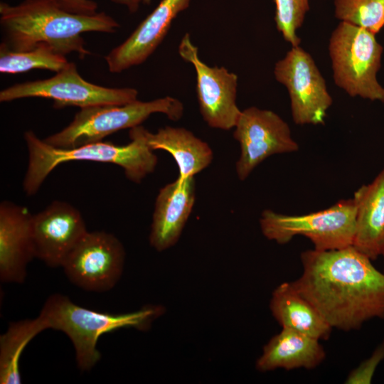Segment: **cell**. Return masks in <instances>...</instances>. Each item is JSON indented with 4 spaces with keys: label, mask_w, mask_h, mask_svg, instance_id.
<instances>
[{
    "label": "cell",
    "mask_w": 384,
    "mask_h": 384,
    "mask_svg": "<svg viewBox=\"0 0 384 384\" xmlns=\"http://www.w3.org/2000/svg\"><path fill=\"white\" fill-rule=\"evenodd\" d=\"M191 0H161L121 44L105 57L110 72L121 73L144 63L161 43L172 21Z\"/></svg>",
    "instance_id": "14"
},
{
    "label": "cell",
    "mask_w": 384,
    "mask_h": 384,
    "mask_svg": "<svg viewBox=\"0 0 384 384\" xmlns=\"http://www.w3.org/2000/svg\"><path fill=\"white\" fill-rule=\"evenodd\" d=\"M356 204L343 199L328 208L301 215L266 209L260 218L264 236L278 244L288 243L297 235L311 240L315 250H332L353 245L356 230Z\"/></svg>",
    "instance_id": "7"
},
{
    "label": "cell",
    "mask_w": 384,
    "mask_h": 384,
    "mask_svg": "<svg viewBox=\"0 0 384 384\" xmlns=\"http://www.w3.org/2000/svg\"><path fill=\"white\" fill-rule=\"evenodd\" d=\"M154 113H163L169 119L177 121L183 115V105L179 100L166 96L146 102L136 100L124 105L80 108L67 127L43 140L63 149L100 142L117 131L140 125Z\"/></svg>",
    "instance_id": "6"
},
{
    "label": "cell",
    "mask_w": 384,
    "mask_h": 384,
    "mask_svg": "<svg viewBox=\"0 0 384 384\" xmlns=\"http://www.w3.org/2000/svg\"><path fill=\"white\" fill-rule=\"evenodd\" d=\"M196 200L194 176L178 177L162 187L156 198L149 240L156 251L176 244Z\"/></svg>",
    "instance_id": "16"
},
{
    "label": "cell",
    "mask_w": 384,
    "mask_h": 384,
    "mask_svg": "<svg viewBox=\"0 0 384 384\" xmlns=\"http://www.w3.org/2000/svg\"><path fill=\"white\" fill-rule=\"evenodd\" d=\"M233 137L240 146L235 171L240 181L269 156L295 152L299 144L287 123L272 110L250 107L241 112Z\"/></svg>",
    "instance_id": "11"
},
{
    "label": "cell",
    "mask_w": 384,
    "mask_h": 384,
    "mask_svg": "<svg viewBox=\"0 0 384 384\" xmlns=\"http://www.w3.org/2000/svg\"><path fill=\"white\" fill-rule=\"evenodd\" d=\"M334 16L374 34L384 26V0H334Z\"/></svg>",
    "instance_id": "23"
},
{
    "label": "cell",
    "mask_w": 384,
    "mask_h": 384,
    "mask_svg": "<svg viewBox=\"0 0 384 384\" xmlns=\"http://www.w3.org/2000/svg\"><path fill=\"white\" fill-rule=\"evenodd\" d=\"M60 9L78 15H92L97 13V4L93 0H50ZM114 4L125 6L134 13L141 4L138 0H110Z\"/></svg>",
    "instance_id": "25"
},
{
    "label": "cell",
    "mask_w": 384,
    "mask_h": 384,
    "mask_svg": "<svg viewBox=\"0 0 384 384\" xmlns=\"http://www.w3.org/2000/svg\"><path fill=\"white\" fill-rule=\"evenodd\" d=\"M33 215L27 208L9 201L0 204V279L21 284L27 266L35 258Z\"/></svg>",
    "instance_id": "15"
},
{
    "label": "cell",
    "mask_w": 384,
    "mask_h": 384,
    "mask_svg": "<svg viewBox=\"0 0 384 384\" xmlns=\"http://www.w3.org/2000/svg\"><path fill=\"white\" fill-rule=\"evenodd\" d=\"M119 23L105 12L78 15L67 12L50 0H23L16 5L0 3L1 44L14 51H25L46 43L66 55H89L82 34L114 33Z\"/></svg>",
    "instance_id": "2"
},
{
    "label": "cell",
    "mask_w": 384,
    "mask_h": 384,
    "mask_svg": "<svg viewBox=\"0 0 384 384\" xmlns=\"http://www.w3.org/2000/svg\"><path fill=\"white\" fill-rule=\"evenodd\" d=\"M353 198L356 210L353 246L371 260H376L384 254V166Z\"/></svg>",
    "instance_id": "17"
},
{
    "label": "cell",
    "mask_w": 384,
    "mask_h": 384,
    "mask_svg": "<svg viewBox=\"0 0 384 384\" xmlns=\"http://www.w3.org/2000/svg\"><path fill=\"white\" fill-rule=\"evenodd\" d=\"M326 358L319 340L302 333L282 328L265 344L255 368L260 372L282 368L291 370L318 367Z\"/></svg>",
    "instance_id": "18"
},
{
    "label": "cell",
    "mask_w": 384,
    "mask_h": 384,
    "mask_svg": "<svg viewBox=\"0 0 384 384\" xmlns=\"http://www.w3.org/2000/svg\"><path fill=\"white\" fill-rule=\"evenodd\" d=\"M124 260V246L113 234L87 231L62 267L68 279L77 287L89 292H105L120 279Z\"/></svg>",
    "instance_id": "10"
},
{
    "label": "cell",
    "mask_w": 384,
    "mask_h": 384,
    "mask_svg": "<svg viewBox=\"0 0 384 384\" xmlns=\"http://www.w3.org/2000/svg\"><path fill=\"white\" fill-rule=\"evenodd\" d=\"M43 331L37 318L9 324L0 336V383L21 384L20 358L28 343Z\"/></svg>",
    "instance_id": "21"
},
{
    "label": "cell",
    "mask_w": 384,
    "mask_h": 384,
    "mask_svg": "<svg viewBox=\"0 0 384 384\" xmlns=\"http://www.w3.org/2000/svg\"><path fill=\"white\" fill-rule=\"evenodd\" d=\"M274 21L277 29L292 46H299L301 39L297 34L309 10V0H274Z\"/></svg>",
    "instance_id": "24"
},
{
    "label": "cell",
    "mask_w": 384,
    "mask_h": 384,
    "mask_svg": "<svg viewBox=\"0 0 384 384\" xmlns=\"http://www.w3.org/2000/svg\"><path fill=\"white\" fill-rule=\"evenodd\" d=\"M272 315L282 328L292 329L318 340L329 338L333 328L315 307L294 287L283 282L273 291L270 302Z\"/></svg>",
    "instance_id": "19"
},
{
    "label": "cell",
    "mask_w": 384,
    "mask_h": 384,
    "mask_svg": "<svg viewBox=\"0 0 384 384\" xmlns=\"http://www.w3.org/2000/svg\"><path fill=\"white\" fill-rule=\"evenodd\" d=\"M87 233L80 212L66 202L55 201L43 210L33 215L35 257L48 267H62Z\"/></svg>",
    "instance_id": "13"
},
{
    "label": "cell",
    "mask_w": 384,
    "mask_h": 384,
    "mask_svg": "<svg viewBox=\"0 0 384 384\" xmlns=\"http://www.w3.org/2000/svg\"><path fill=\"white\" fill-rule=\"evenodd\" d=\"M178 53L194 68L196 95L204 121L215 129L234 128L242 112L236 103L237 75L224 67L209 66L202 61L188 33L182 37Z\"/></svg>",
    "instance_id": "12"
},
{
    "label": "cell",
    "mask_w": 384,
    "mask_h": 384,
    "mask_svg": "<svg viewBox=\"0 0 384 384\" xmlns=\"http://www.w3.org/2000/svg\"><path fill=\"white\" fill-rule=\"evenodd\" d=\"M302 273L292 282L334 329H359L384 319V272L353 245L301 254Z\"/></svg>",
    "instance_id": "1"
},
{
    "label": "cell",
    "mask_w": 384,
    "mask_h": 384,
    "mask_svg": "<svg viewBox=\"0 0 384 384\" xmlns=\"http://www.w3.org/2000/svg\"><path fill=\"white\" fill-rule=\"evenodd\" d=\"M69 62L65 55L56 52L46 43H40L25 51H14L0 45V72L16 74L33 69H44L59 72Z\"/></svg>",
    "instance_id": "22"
},
{
    "label": "cell",
    "mask_w": 384,
    "mask_h": 384,
    "mask_svg": "<svg viewBox=\"0 0 384 384\" xmlns=\"http://www.w3.org/2000/svg\"><path fill=\"white\" fill-rule=\"evenodd\" d=\"M140 4H149L151 0H138Z\"/></svg>",
    "instance_id": "27"
},
{
    "label": "cell",
    "mask_w": 384,
    "mask_h": 384,
    "mask_svg": "<svg viewBox=\"0 0 384 384\" xmlns=\"http://www.w3.org/2000/svg\"><path fill=\"white\" fill-rule=\"evenodd\" d=\"M147 132L141 125L131 128L129 132L131 141L126 145L100 141L63 149L47 144L31 130L26 131L24 139L28 151V164L23 181L24 192L28 196L34 195L57 166L71 161L118 165L124 169L129 181L139 183L155 170L158 163L157 156L148 144Z\"/></svg>",
    "instance_id": "3"
},
{
    "label": "cell",
    "mask_w": 384,
    "mask_h": 384,
    "mask_svg": "<svg viewBox=\"0 0 384 384\" xmlns=\"http://www.w3.org/2000/svg\"><path fill=\"white\" fill-rule=\"evenodd\" d=\"M278 82L287 90L296 124H324L333 99L311 55L300 46H292L274 68Z\"/></svg>",
    "instance_id": "9"
},
{
    "label": "cell",
    "mask_w": 384,
    "mask_h": 384,
    "mask_svg": "<svg viewBox=\"0 0 384 384\" xmlns=\"http://www.w3.org/2000/svg\"><path fill=\"white\" fill-rule=\"evenodd\" d=\"M384 359V341L367 360L351 370L346 379L347 384L370 383L378 364Z\"/></svg>",
    "instance_id": "26"
},
{
    "label": "cell",
    "mask_w": 384,
    "mask_h": 384,
    "mask_svg": "<svg viewBox=\"0 0 384 384\" xmlns=\"http://www.w3.org/2000/svg\"><path fill=\"white\" fill-rule=\"evenodd\" d=\"M146 136L154 151L164 150L173 156L179 178L194 176L208 167L213 159L210 146L185 128L167 126L156 133L148 130Z\"/></svg>",
    "instance_id": "20"
},
{
    "label": "cell",
    "mask_w": 384,
    "mask_h": 384,
    "mask_svg": "<svg viewBox=\"0 0 384 384\" xmlns=\"http://www.w3.org/2000/svg\"><path fill=\"white\" fill-rule=\"evenodd\" d=\"M328 49L336 85L351 97L384 103V87L377 79L383 48L375 34L340 21Z\"/></svg>",
    "instance_id": "5"
},
{
    "label": "cell",
    "mask_w": 384,
    "mask_h": 384,
    "mask_svg": "<svg viewBox=\"0 0 384 384\" xmlns=\"http://www.w3.org/2000/svg\"><path fill=\"white\" fill-rule=\"evenodd\" d=\"M383 259H384V254L383 255ZM384 272V271H383Z\"/></svg>",
    "instance_id": "28"
},
{
    "label": "cell",
    "mask_w": 384,
    "mask_h": 384,
    "mask_svg": "<svg viewBox=\"0 0 384 384\" xmlns=\"http://www.w3.org/2000/svg\"><path fill=\"white\" fill-rule=\"evenodd\" d=\"M138 91L132 87H106L85 80L74 63H69L53 77L27 81L8 87L0 92V102L42 97L53 101V106L61 108L76 106L80 108L105 105H124L137 100Z\"/></svg>",
    "instance_id": "8"
},
{
    "label": "cell",
    "mask_w": 384,
    "mask_h": 384,
    "mask_svg": "<svg viewBox=\"0 0 384 384\" xmlns=\"http://www.w3.org/2000/svg\"><path fill=\"white\" fill-rule=\"evenodd\" d=\"M164 311L161 306L149 305L131 313H103L79 306L67 296L54 294L45 302L37 319L43 331L52 329L68 336L78 368L89 371L101 358L97 344L102 335L122 328L147 330Z\"/></svg>",
    "instance_id": "4"
}]
</instances>
